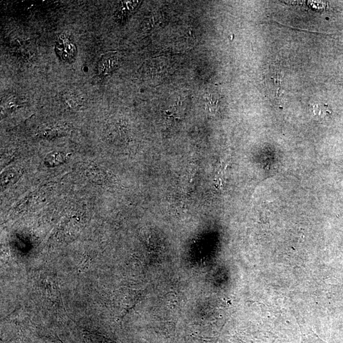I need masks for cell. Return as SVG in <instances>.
Returning a JSON list of instances; mask_svg holds the SVG:
<instances>
[{"instance_id":"cell-5","label":"cell","mask_w":343,"mask_h":343,"mask_svg":"<svg viewBox=\"0 0 343 343\" xmlns=\"http://www.w3.org/2000/svg\"><path fill=\"white\" fill-rule=\"evenodd\" d=\"M313 112L318 119H326L331 115V111L326 104H315L313 106Z\"/></svg>"},{"instance_id":"cell-2","label":"cell","mask_w":343,"mask_h":343,"mask_svg":"<svg viewBox=\"0 0 343 343\" xmlns=\"http://www.w3.org/2000/svg\"><path fill=\"white\" fill-rule=\"evenodd\" d=\"M118 57L116 52H109L104 54L98 62V72L99 77L105 78L116 69Z\"/></svg>"},{"instance_id":"cell-1","label":"cell","mask_w":343,"mask_h":343,"mask_svg":"<svg viewBox=\"0 0 343 343\" xmlns=\"http://www.w3.org/2000/svg\"><path fill=\"white\" fill-rule=\"evenodd\" d=\"M56 51L60 58L66 62H72L77 54L75 44L65 35H61L57 38Z\"/></svg>"},{"instance_id":"cell-3","label":"cell","mask_w":343,"mask_h":343,"mask_svg":"<svg viewBox=\"0 0 343 343\" xmlns=\"http://www.w3.org/2000/svg\"><path fill=\"white\" fill-rule=\"evenodd\" d=\"M140 2L124 1L120 2L119 9L116 12V17L119 21L124 22L127 19L138 9Z\"/></svg>"},{"instance_id":"cell-4","label":"cell","mask_w":343,"mask_h":343,"mask_svg":"<svg viewBox=\"0 0 343 343\" xmlns=\"http://www.w3.org/2000/svg\"><path fill=\"white\" fill-rule=\"evenodd\" d=\"M220 98L217 93H209L205 98L206 108L210 112H215L218 109Z\"/></svg>"}]
</instances>
